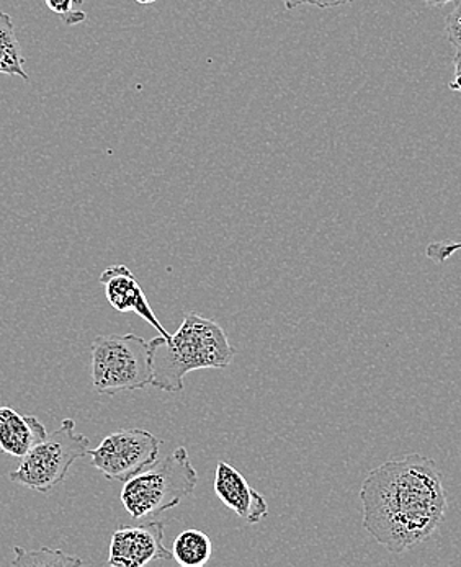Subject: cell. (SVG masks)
I'll return each instance as SVG.
<instances>
[{
	"mask_svg": "<svg viewBox=\"0 0 461 567\" xmlns=\"http://www.w3.org/2000/svg\"><path fill=\"white\" fill-rule=\"evenodd\" d=\"M445 34L457 54H461V0H457L452 12L447 16Z\"/></svg>",
	"mask_w": 461,
	"mask_h": 567,
	"instance_id": "9a60e30c",
	"label": "cell"
},
{
	"mask_svg": "<svg viewBox=\"0 0 461 567\" xmlns=\"http://www.w3.org/2000/svg\"><path fill=\"white\" fill-rule=\"evenodd\" d=\"M215 494L223 505L233 511L246 524L256 525L268 517V504L259 491L254 489L246 477L230 466L219 462L215 473Z\"/></svg>",
	"mask_w": 461,
	"mask_h": 567,
	"instance_id": "9c48e42d",
	"label": "cell"
},
{
	"mask_svg": "<svg viewBox=\"0 0 461 567\" xmlns=\"http://www.w3.org/2000/svg\"><path fill=\"white\" fill-rule=\"evenodd\" d=\"M150 346L153 386L165 393H181L184 378L191 371L225 370L236 355L225 329L195 311L184 316L181 328L171 339L161 336L151 340Z\"/></svg>",
	"mask_w": 461,
	"mask_h": 567,
	"instance_id": "7a4b0ae2",
	"label": "cell"
},
{
	"mask_svg": "<svg viewBox=\"0 0 461 567\" xmlns=\"http://www.w3.org/2000/svg\"><path fill=\"white\" fill-rule=\"evenodd\" d=\"M213 555V543L205 532L188 528L175 538L172 556L178 566L203 567L208 565Z\"/></svg>",
	"mask_w": 461,
	"mask_h": 567,
	"instance_id": "8fae6325",
	"label": "cell"
},
{
	"mask_svg": "<svg viewBox=\"0 0 461 567\" xmlns=\"http://www.w3.org/2000/svg\"><path fill=\"white\" fill-rule=\"evenodd\" d=\"M16 559L13 566H81L82 561L78 558L66 555V553L58 551V549L43 548L38 551H25V549L13 548Z\"/></svg>",
	"mask_w": 461,
	"mask_h": 567,
	"instance_id": "4fadbf2b",
	"label": "cell"
},
{
	"mask_svg": "<svg viewBox=\"0 0 461 567\" xmlns=\"http://www.w3.org/2000/svg\"><path fill=\"white\" fill-rule=\"evenodd\" d=\"M453 79L450 81V91L459 92L461 94V54H455L453 58Z\"/></svg>",
	"mask_w": 461,
	"mask_h": 567,
	"instance_id": "ac0fdd59",
	"label": "cell"
},
{
	"mask_svg": "<svg viewBox=\"0 0 461 567\" xmlns=\"http://www.w3.org/2000/svg\"><path fill=\"white\" fill-rule=\"evenodd\" d=\"M84 2L85 0H44L48 9L69 27L79 25L88 19V13L82 10Z\"/></svg>",
	"mask_w": 461,
	"mask_h": 567,
	"instance_id": "5bb4252c",
	"label": "cell"
},
{
	"mask_svg": "<svg viewBox=\"0 0 461 567\" xmlns=\"http://www.w3.org/2000/svg\"><path fill=\"white\" fill-rule=\"evenodd\" d=\"M89 446L91 440L75 432V422L64 419L58 431L23 456L20 466L10 473V481L38 493H50L66 480L74 462L89 455Z\"/></svg>",
	"mask_w": 461,
	"mask_h": 567,
	"instance_id": "5b68a950",
	"label": "cell"
},
{
	"mask_svg": "<svg viewBox=\"0 0 461 567\" xmlns=\"http://www.w3.org/2000/svg\"><path fill=\"white\" fill-rule=\"evenodd\" d=\"M134 2L141 3V6H151V3H156L157 0H134Z\"/></svg>",
	"mask_w": 461,
	"mask_h": 567,
	"instance_id": "ffe728a7",
	"label": "cell"
},
{
	"mask_svg": "<svg viewBox=\"0 0 461 567\" xmlns=\"http://www.w3.org/2000/svg\"><path fill=\"white\" fill-rule=\"evenodd\" d=\"M288 10L297 9L301 6H315L319 9H332V7L347 6V3L356 2V0H281Z\"/></svg>",
	"mask_w": 461,
	"mask_h": 567,
	"instance_id": "e0dca14e",
	"label": "cell"
},
{
	"mask_svg": "<svg viewBox=\"0 0 461 567\" xmlns=\"http://www.w3.org/2000/svg\"><path fill=\"white\" fill-rule=\"evenodd\" d=\"M0 74L19 75L23 81H30L12 17L2 10H0Z\"/></svg>",
	"mask_w": 461,
	"mask_h": 567,
	"instance_id": "7c38bea8",
	"label": "cell"
},
{
	"mask_svg": "<svg viewBox=\"0 0 461 567\" xmlns=\"http://www.w3.org/2000/svg\"><path fill=\"white\" fill-rule=\"evenodd\" d=\"M161 440L143 429H120L89 452L92 466L106 480L126 483L160 458Z\"/></svg>",
	"mask_w": 461,
	"mask_h": 567,
	"instance_id": "8992f818",
	"label": "cell"
},
{
	"mask_svg": "<svg viewBox=\"0 0 461 567\" xmlns=\"http://www.w3.org/2000/svg\"><path fill=\"white\" fill-rule=\"evenodd\" d=\"M360 501L365 530L395 555L428 542L449 507L442 473L433 460L419 453L371 470L360 489Z\"/></svg>",
	"mask_w": 461,
	"mask_h": 567,
	"instance_id": "6da1fadb",
	"label": "cell"
},
{
	"mask_svg": "<svg viewBox=\"0 0 461 567\" xmlns=\"http://www.w3.org/2000/svg\"><path fill=\"white\" fill-rule=\"evenodd\" d=\"M164 524L151 522L140 527L116 528L109 549V566L143 567L153 561H174L163 543Z\"/></svg>",
	"mask_w": 461,
	"mask_h": 567,
	"instance_id": "52a82bcc",
	"label": "cell"
},
{
	"mask_svg": "<svg viewBox=\"0 0 461 567\" xmlns=\"http://www.w3.org/2000/svg\"><path fill=\"white\" fill-rule=\"evenodd\" d=\"M429 7H442L450 2H457V0H424Z\"/></svg>",
	"mask_w": 461,
	"mask_h": 567,
	"instance_id": "d6986e66",
	"label": "cell"
},
{
	"mask_svg": "<svg viewBox=\"0 0 461 567\" xmlns=\"http://www.w3.org/2000/svg\"><path fill=\"white\" fill-rule=\"evenodd\" d=\"M92 386L100 396L153 386L150 342L136 334H106L92 342Z\"/></svg>",
	"mask_w": 461,
	"mask_h": 567,
	"instance_id": "277c9868",
	"label": "cell"
},
{
	"mask_svg": "<svg viewBox=\"0 0 461 567\" xmlns=\"http://www.w3.org/2000/svg\"><path fill=\"white\" fill-rule=\"evenodd\" d=\"M461 250V240L459 243H432L426 249V256L437 266H443L447 260L452 259Z\"/></svg>",
	"mask_w": 461,
	"mask_h": 567,
	"instance_id": "2e32d148",
	"label": "cell"
},
{
	"mask_svg": "<svg viewBox=\"0 0 461 567\" xmlns=\"http://www.w3.org/2000/svg\"><path fill=\"white\" fill-rule=\"evenodd\" d=\"M197 484L198 473L187 449L178 446L163 462L126 481L120 497L133 520H144L177 507L194 493Z\"/></svg>",
	"mask_w": 461,
	"mask_h": 567,
	"instance_id": "3957f363",
	"label": "cell"
},
{
	"mask_svg": "<svg viewBox=\"0 0 461 567\" xmlns=\"http://www.w3.org/2000/svg\"><path fill=\"white\" fill-rule=\"evenodd\" d=\"M100 284L105 287L106 300L119 312H134L141 319L153 326L165 339H171L172 334L165 331L157 316L154 315L153 306L147 301L140 281L134 277L129 267L112 266L105 268L100 275Z\"/></svg>",
	"mask_w": 461,
	"mask_h": 567,
	"instance_id": "ba28073f",
	"label": "cell"
},
{
	"mask_svg": "<svg viewBox=\"0 0 461 567\" xmlns=\"http://www.w3.org/2000/svg\"><path fill=\"white\" fill-rule=\"evenodd\" d=\"M48 432L40 419L22 415L12 408H0V452L22 460L33 446L47 439Z\"/></svg>",
	"mask_w": 461,
	"mask_h": 567,
	"instance_id": "30bf717a",
	"label": "cell"
}]
</instances>
